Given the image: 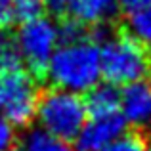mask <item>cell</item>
Returning a JSON list of instances; mask_svg holds the SVG:
<instances>
[{
	"label": "cell",
	"instance_id": "6da1fadb",
	"mask_svg": "<svg viewBox=\"0 0 151 151\" xmlns=\"http://www.w3.org/2000/svg\"><path fill=\"white\" fill-rule=\"evenodd\" d=\"M55 88L84 94L100 84L101 48L92 33L69 42H61L50 59L46 75Z\"/></svg>",
	"mask_w": 151,
	"mask_h": 151
},
{
	"label": "cell",
	"instance_id": "7a4b0ae2",
	"mask_svg": "<svg viewBox=\"0 0 151 151\" xmlns=\"http://www.w3.org/2000/svg\"><path fill=\"white\" fill-rule=\"evenodd\" d=\"M92 35L101 48V71L107 82L126 86L147 78L151 73V55L147 46L126 31H113L107 25L94 27Z\"/></svg>",
	"mask_w": 151,
	"mask_h": 151
},
{
	"label": "cell",
	"instance_id": "3957f363",
	"mask_svg": "<svg viewBox=\"0 0 151 151\" xmlns=\"http://www.w3.org/2000/svg\"><path fill=\"white\" fill-rule=\"evenodd\" d=\"M88 119L86 100L77 92L50 88L40 94L37 107V122L42 130L61 140H75Z\"/></svg>",
	"mask_w": 151,
	"mask_h": 151
},
{
	"label": "cell",
	"instance_id": "277c9868",
	"mask_svg": "<svg viewBox=\"0 0 151 151\" xmlns=\"http://www.w3.org/2000/svg\"><path fill=\"white\" fill-rule=\"evenodd\" d=\"M14 42L23 58L25 67L35 77H44L50 59L54 58L58 46L61 44L59 25L55 19L38 14L19 21Z\"/></svg>",
	"mask_w": 151,
	"mask_h": 151
},
{
	"label": "cell",
	"instance_id": "5b68a950",
	"mask_svg": "<svg viewBox=\"0 0 151 151\" xmlns=\"http://www.w3.org/2000/svg\"><path fill=\"white\" fill-rule=\"evenodd\" d=\"M38 100L37 77L27 67L0 73V115L15 128L29 126L37 119Z\"/></svg>",
	"mask_w": 151,
	"mask_h": 151
},
{
	"label": "cell",
	"instance_id": "8992f818",
	"mask_svg": "<svg viewBox=\"0 0 151 151\" xmlns=\"http://www.w3.org/2000/svg\"><path fill=\"white\" fill-rule=\"evenodd\" d=\"M126 126L128 122L124 121L122 113L88 115L84 126L75 138V147L77 151H100L117 138H121Z\"/></svg>",
	"mask_w": 151,
	"mask_h": 151
},
{
	"label": "cell",
	"instance_id": "52a82bcc",
	"mask_svg": "<svg viewBox=\"0 0 151 151\" xmlns=\"http://www.w3.org/2000/svg\"><path fill=\"white\" fill-rule=\"evenodd\" d=\"M121 113L130 126H151V78L130 82L121 90Z\"/></svg>",
	"mask_w": 151,
	"mask_h": 151
},
{
	"label": "cell",
	"instance_id": "ba28073f",
	"mask_svg": "<svg viewBox=\"0 0 151 151\" xmlns=\"http://www.w3.org/2000/svg\"><path fill=\"white\" fill-rule=\"evenodd\" d=\"M117 10L119 0H65V17L90 29L105 25Z\"/></svg>",
	"mask_w": 151,
	"mask_h": 151
},
{
	"label": "cell",
	"instance_id": "9c48e42d",
	"mask_svg": "<svg viewBox=\"0 0 151 151\" xmlns=\"http://www.w3.org/2000/svg\"><path fill=\"white\" fill-rule=\"evenodd\" d=\"M84 100H86V107H88V115L121 113V92L111 82L96 84L92 90L86 92Z\"/></svg>",
	"mask_w": 151,
	"mask_h": 151
},
{
	"label": "cell",
	"instance_id": "30bf717a",
	"mask_svg": "<svg viewBox=\"0 0 151 151\" xmlns=\"http://www.w3.org/2000/svg\"><path fill=\"white\" fill-rule=\"evenodd\" d=\"M17 151H77V147H73L71 142L52 136L50 132L37 126L25 132L17 144Z\"/></svg>",
	"mask_w": 151,
	"mask_h": 151
},
{
	"label": "cell",
	"instance_id": "8fae6325",
	"mask_svg": "<svg viewBox=\"0 0 151 151\" xmlns=\"http://www.w3.org/2000/svg\"><path fill=\"white\" fill-rule=\"evenodd\" d=\"M126 33H130L136 40L151 48V6L140 12L126 15Z\"/></svg>",
	"mask_w": 151,
	"mask_h": 151
},
{
	"label": "cell",
	"instance_id": "7c38bea8",
	"mask_svg": "<svg viewBox=\"0 0 151 151\" xmlns=\"http://www.w3.org/2000/svg\"><path fill=\"white\" fill-rule=\"evenodd\" d=\"M25 67L14 38H0V73Z\"/></svg>",
	"mask_w": 151,
	"mask_h": 151
},
{
	"label": "cell",
	"instance_id": "4fadbf2b",
	"mask_svg": "<svg viewBox=\"0 0 151 151\" xmlns=\"http://www.w3.org/2000/svg\"><path fill=\"white\" fill-rule=\"evenodd\" d=\"M147 144L145 138L138 132H130V134H122L121 138H117L115 142H111L109 145H105L100 151H145Z\"/></svg>",
	"mask_w": 151,
	"mask_h": 151
},
{
	"label": "cell",
	"instance_id": "5bb4252c",
	"mask_svg": "<svg viewBox=\"0 0 151 151\" xmlns=\"http://www.w3.org/2000/svg\"><path fill=\"white\" fill-rule=\"evenodd\" d=\"M15 147H17L15 126L0 115V151H14Z\"/></svg>",
	"mask_w": 151,
	"mask_h": 151
},
{
	"label": "cell",
	"instance_id": "9a60e30c",
	"mask_svg": "<svg viewBox=\"0 0 151 151\" xmlns=\"http://www.w3.org/2000/svg\"><path fill=\"white\" fill-rule=\"evenodd\" d=\"M15 21H19L15 0H0V29H8Z\"/></svg>",
	"mask_w": 151,
	"mask_h": 151
},
{
	"label": "cell",
	"instance_id": "2e32d148",
	"mask_svg": "<svg viewBox=\"0 0 151 151\" xmlns=\"http://www.w3.org/2000/svg\"><path fill=\"white\" fill-rule=\"evenodd\" d=\"M151 6V0H119V10L124 15L134 14V12H140L144 8Z\"/></svg>",
	"mask_w": 151,
	"mask_h": 151
},
{
	"label": "cell",
	"instance_id": "e0dca14e",
	"mask_svg": "<svg viewBox=\"0 0 151 151\" xmlns=\"http://www.w3.org/2000/svg\"><path fill=\"white\" fill-rule=\"evenodd\" d=\"M145 151H151V145H147V149H145Z\"/></svg>",
	"mask_w": 151,
	"mask_h": 151
}]
</instances>
